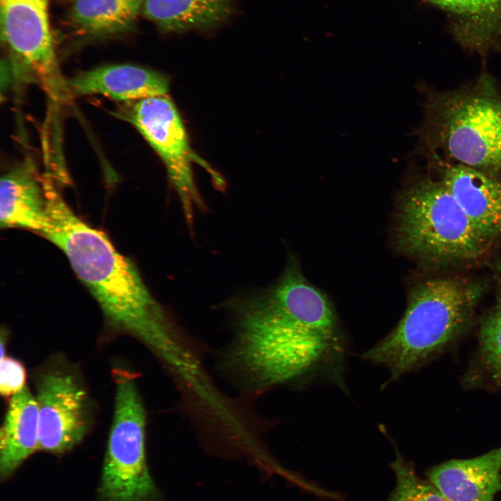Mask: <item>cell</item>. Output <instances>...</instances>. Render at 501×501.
Instances as JSON below:
<instances>
[{
	"mask_svg": "<svg viewBox=\"0 0 501 501\" xmlns=\"http://www.w3.org/2000/svg\"><path fill=\"white\" fill-rule=\"evenodd\" d=\"M473 225L501 241V179L460 164L442 162L440 177Z\"/></svg>",
	"mask_w": 501,
	"mask_h": 501,
	"instance_id": "cell-10",
	"label": "cell"
},
{
	"mask_svg": "<svg viewBox=\"0 0 501 501\" xmlns=\"http://www.w3.org/2000/svg\"><path fill=\"white\" fill-rule=\"evenodd\" d=\"M417 134L431 157L501 179V91L490 76L445 92H431Z\"/></svg>",
	"mask_w": 501,
	"mask_h": 501,
	"instance_id": "cell-4",
	"label": "cell"
},
{
	"mask_svg": "<svg viewBox=\"0 0 501 501\" xmlns=\"http://www.w3.org/2000/svg\"><path fill=\"white\" fill-rule=\"evenodd\" d=\"M144 0H74L69 17L85 35L107 37L127 32L137 19Z\"/></svg>",
	"mask_w": 501,
	"mask_h": 501,
	"instance_id": "cell-18",
	"label": "cell"
},
{
	"mask_svg": "<svg viewBox=\"0 0 501 501\" xmlns=\"http://www.w3.org/2000/svg\"><path fill=\"white\" fill-rule=\"evenodd\" d=\"M493 277L495 302L479 321L476 349L462 379L468 390L501 389V258L494 265Z\"/></svg>",
	"mask_w": 501,
	"mask_h": 501,
	"instance_id": "cell-15",
	"label": "cell"
},
{
	"mask_svg": "<svg viewBox=\"0 0 501 501\" xmlns=\"http://www.w3.org/2000/svg\"><path fill=\"white\" fill-rule=\"evenodd\" d=\"M26 372L23 364L15 358L1 356L0 392L11 397L25 387Z\"/></svg>",
	"mask_w": 501,
	"mask_h": 501,
	"instance_id": "cell-20",
	"label": "cell"
},
{
	"mask_svg": "<svg viewBox=\"0 0 501 501\" xmlns=\"http://www.w3.org/2000/svg\"><path fill=\"white\" fill-rule=\"evenodd\" d=\"M116 116L132 124L162 159L180 198L186 223L192 230L194 208L205 211L206 206L196 186L191 164L196 161L205 167L218 189L223 187L224 182L191 148L172 100L162 95L122 102Z\"/></svg>",
	"mask_w": 501,
	"mask_h": 501,
	"instance_id": "cell-7",
	"label": "cell"
},
{
	"mask_svg": "<svg viewBox=\"0 0 501 501\" xmlns=\"http://www.w3.org/2000/svg\"><path fill=\"white\" fill-rule=\"evenodd\" d=\"M396 477V486L388 501H448L429 480L416 474L411 462L396 450V459L390 464Z\"/></svg>",
	"mask_w": 501,
	"mask_h": 501,
	"instance_id": "cell-19",
	"label": "cell"
},
{
	"mask_svg": "<svg viewBox=\"0 0 501 501\" xmlns=\"http://www.w3.org/2000/svg\"><path fill=\"white\" fill-rule=\"evenodd\" d=\"M145 427L137 389L118 388L97 501H162L146 463Z\"/></svg>",
	"mask_w": 501,
	"mask_h": 501,
	"instance_id": "cell-6",
	"label": "cell"
},
{
	"mask_svg": "<svg viewBox=\"0 0 501 501\" xmlns=\"http://www.w3.org/2000/svg\"><path fill=\"white\" fill-rule=\"evenodd\" d=\"M234 358L264 385L299 379L340 365L345 340L326 296L290 260L268 288L233 300Z\"/></svg>",
	"mask_w": 501,
	"mask_h": 501,
	"instance_id": "cell-1",
	"label": "cell"
},
{
	"mask_svg": "<svg viewBox=\"0 0 501 501\" xmlns=\"http://www.w3.org/2000/svg\"><path fill=\"white\" fill-rule=\"evenodd\" d=\"M66 85L70 96L101 95L122 103L166 95L168 79L148 68L118 64L79 72Z\"/></svg>",
	"mask_w": 501,
	"mask_h": 501,
	"instance_id": "cell-12",
	"label": "cell"
},
{
	"mask_svg": "<svg viewBox=\"0 0 501 501\" xmlns=\"http://www.w3.org/2000/svg\"><path fill=\"white\" fill-rule=\"evenodd\" d=\"M454 19L453 31L465 47L486 52L501 42V0H428Z\"/></svg>",
	"mask_w": 501,
	"mask_h": 501,
	"instance_id": "cell-16",
	"label": "cell"
},
{
	"mask_svg": "<svg viewBox=\"0 0 501 501\" xmlns=\"http://www.w3.org/2000/svg\"><path fill=\"white\" fill-rule=\"evenodd\" d=\"M39 450V414L36 397L25 386L10 397L0 433V476L11 477Z\"/></svg>",
	"mask_w": 501,
	"mask_h": 501,
	"instance_id": "cell-14",
	"label": "cell"
},
{
	"mask_svg": "<svg viewBox=\"0 0 501 501\" xmlns=\"http://www.w3.org/2000/svg\"><path fill=\"white\" fill-rule=\"evenodd\" d=\"M43 186L46 214L40 234L64 253L111 326L159 347L168 319L134 263L72 210L51 177L44 178Z\"/></svg>",
	"mask_w": 501,
	"mask_h": 501,
	"instance_id": "cell-2",
	"label": "cell"
},
{
	"mask_svg": "<svg viewBox=\"0 0 501 501\" xmlns=\"http://www.w3.org/2000/svg\"><path fill=\"white\" fill-rule=\"evenodd\" d=\"M2 38L15 56L13 70L33 80L55 102L70 97L51 33L48 0H0Z\"/></svg>",
	"mask_w": 501,
	"mask_h": 501,
	"instance_id": "cell-8",
	"label": "cell"
},
{
	"mask_svg": "<svg viewBox=\"0 0 501 501\" xmlns=\"http://www.w3.org/2000/svg\"><path fill=\"white\" fill-rule=\"evenodd\" d=\"M233 0H144L143 11L165 31L207 29L224 22Z\"/></svg>",
	"mask_w": 501,
	"mask_h": 501,
	"instance_id": "cell-17",
	"label": "cell"
},
{
	"mask_svg": "<svg viewBox=\"0 0 501 501\" xmlns=\"http://www.w3.org/2000/svg\"><path fill=\"white\" fill-rule=\"evenodd\" d=\"M397 206V247L423 264L472 265L496 245L473 225L440 178H413L399 193Z\"/></svg>",
	"mask_w": 501,
	"mask_h": 501,
	"instance_id": "cell-5",
	"label": "cell"
},
{
	"mask_svg": "<svg viewBox=\"0 0 501 501\" xmlns=\"http://www.w3.org/2000/svg\"><path fill=\"white\" fill-rule=\"evenodd\" d=\"M427 475L448 501H495L501 491V445L473 458L439 463Z\"/></svg>",
	"mask_w": 501,
	"mask_h": 501,
	"instance_id": "cell-11",
	"label": "cell"
},
{
	"mask_svg": "<svg viewBox=\"0 0 501 501\" xmlns=\"http://www.w3.org/2000/svg\"><path fill=\"white\" fill-rule=\"evenodd\" d=\"M485 285L477 279L456 276L420 281L411 289L400 321L363 358L385 367L389 381L428 364L470 328Z\"/></svg>",
	"mask_w": 501,
	"mask_h": 501,
	"instance_id": "cell-3",
	"label": "cell"
},
{
	"mask_svg": "<svg viewBox=\"0 0 501 501\" xmlns=\"http://www.w3.org/2000/svg\"><path fill=\"white\" fill-rule=\"evenodd\" d=\"M39 450L60 454L70 451L90 425L86 392L78 379L63 370H49L37 383Z\"/></svg>",
	"mask_w": 501,
	"mask_h": 501,
	"instance_id": "cell-9",
	"label": "cell"
},
{
	"mask_svg": "<svg viewBox=\"0 0 501 501\" xmlns=\"http://www.w3.org/2000/svg\"><path fill=\"white\" fill-rule=\"evenodd\" d=\"M1 228H18L40 233L45 220L42 177L30 161L4 173L0 182Z\"/></svg>",
	"mask_w": 501,
	"mask_h": 501,
	"instance_id": "cell-13",
	"label": "cell"
}]
</instances>
